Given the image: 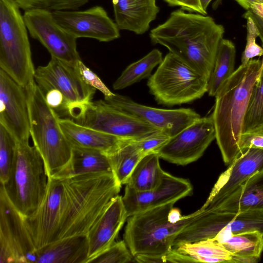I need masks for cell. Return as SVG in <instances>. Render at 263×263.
I'll return each mask as SVG.
<instances>
[{
	"instance_id": "1",
	"label": "cell",
	"mask_w": 263,
	"mask_h": 263,
	"mask_svg": "<svg viewBox=\"0 0 263 263\" xmlns=\"http://www.w3.org/2000/svg\"><path fill=\"white\" fill-rule=\"evenodd\" d=\"M121 185L109 173L48 177L45 196L33 215L35 223L53 242L86 235Z\"/></svg>"
},
{
	"instance_id": "2",
	"label": "cell",
	"mask_w": 263,
	"mask_h": 263,
	"mask_svg": "<svg viewBox=\"0 0 263 263\" xmlns=\"http://www.w3.org/2000/svg\"><path fill=\"white\" fill-rule=\"evenodd\" d=\"M224 29L209 16L172 12L163 24L149 33L151 42L167 48L170 52L208 80L213 68Z\"/></svg>"
},
{
	"instance_id": "3",
	"label": "cell",
	"mask_w": 263,
	"mask_h": 263,
	"mask_svg": "<svg viewBox=\"0 0 263 263\" xmlns=\"http://www.w3.org/2000/svg\"><path fill=\"white\" fill-rule=\"evenodd\" d=\"M262 61L251 59L241 64L215 96L212 114L216 140L224 162L229 164L240 153L239 141L253 87Z\"/></svg>"
},
{
	"instance_id": "4",
	"label": "cell",
	"mask_w": 263,
	"mask_h": 263,
	"mask_svg": "<svg viewBox=\"0 0 263 263\" xmlns=\"http://www.w3.org/2000/svg\"><path fill=\"white\" fill-rule=\"evenodd\" d=\"M25 89L33 145L43 159L48 177L55 176L70 163L72 147L60 127L59 116L47 104L35 80Z\"/></svg>"
},
{
	"instance_id": "5",
	"label": "cell",
	"mask_w": 263,
	"mask_h": 263,
	"mask_svg": "<svg viewBox=\"0 0 263 263\" xmlns=\"http://www.w3.org/2000/svg\"><path fill=\"white\" fill-rule=\"evenodd\" d=\"M174 204H167L127 218L124 240L134 257L164 255L173 249L177 235L198 213L197 211L172 223L168 216Z\"/></svg>"
},
{
	"instance_id": "6",
	"label": "cell",
	"mask_w": 263,
	"mask_h": 263,
	"mask_svg": "<svg viewBox=\"0 0 263 263\" xmlns=\"http://www.w3.org/2000/svg\"><path fill=\"white\" fill-rule=\"evenodd\" d=\"M48 177L43 159L29 141L17 142L15 161L7 181L2 184L14 207L24 217L34 213L45 196Z\"/></svg>"
},
{
	"instance_id": "7",
	"label": "cell",
	"mask_w": 263,
	"mask_h": 263,
	"mask_svg": "<svg viewBox=\"0 0 263 263\" xmlns=\"http://www.w3.org/2000/svg\"><path fill=\"white\" fill-rule=\"evenodd\" d=\"M20 9L14 0H0V68L25 88L35 69Z\"/></svg>"
},
{
	"instance_id": "8",
	"label": "cell",
	"mask_w": 263,
	"mask_h": 263,
	"mask_svg": "<svg viewBox=\"0 0 263 263\" xmlns=\"http://www.w3.org/2000/svg\"><path fill=\"white\" fill-rule=\"evenodd\" d=\"M208 81L169 52L150 76L147 85L158 104L173 106L201 98L208 91Z\"/></svg>"
},
{
	"instance_id": "9",
	"label": "cell",
	"mask_w": 263,
	"mask_h": 263,
	"mask_svg": "<svg viewBox=\"0 0 263 263\" xmlns=\"http://www.w3.org/2000/svg\"><path fill=\"white\" fill-rule=\"evenodd\" d=\"M193 219L177 235L173 247L213 238L219 243L233 235L258 231L263 234V211H248L239 213L197 210Z\"/></svg>"
},
{
	"instance_id": "10",
	"label": "cell",
	"mask_w": 263,
	"mask_h": 263,
	"mask_svg": "<svg viewBox=\"0 0 263 263\" xmlns=\"http://www.w3.org/2000/svg\"><path fill=\"white\" fill-rule=\"evenodd\" d=\"M67 115L82 125L123 139H139L160 131L105 100L71 105Z\"/></svg>"
},
{
	"instance_id": "11",
	"label": "cell",
	"mask_w": 263,
	"mask_h": 263,
	"mask_svg": "<svg viewBox=\"0 0 263 263\" xmlns=\"http://www.w3.org/2000/svg\"><path fill=\"white\" fill-rule=\"evenodd\" d=\"M38 249L25 218L0 187V263H36Z\"/></svg>"
},
{
	"instance_id": "12",
	"label": "cell",
	"mask_w": 263,
	"mask_h": 263,
	"mask_svg": "<svg viewBox=\"0 0 263 263\" xmlns=\"http://www.w3.org/2000/svg\"><path fill=\"white\" fill-rule=\"evenodd\" d=\"M23 17L30 36L47 49L51 57L77 67L81 60L77 48V39L55 21L52 12L30 10L24 11Z\"/></svg>"
},
{
	"instance_id": "13",
	"label": "cell",
	"mask_w": 263,
	"mask_h": 263,
	"mask_svg": "<svg viewBox=\"0 0 263 263\" xmlns=\"http://www.w3.org/2000/svg\"><path fill=\"white\" fill-rule=\"evenodd\" d=\"M215 138L212 115L200 117L171 137L157 153L170 163L187 165L199 159Z\"/></svg>"
},
{
	"instance_id": "14",
	"label": "cell",
	"mask_w": 263,
	"mask_h": 263,
	"mask_svg": "<svg viewBox=\"0 0 263 263\" xmlns=\"http://www.w3.org/2000/svg\"><path fill=\"white\" fill-rule=\"evenodd\" d=\"M110 105L130 113L173 137L199 119L200 116L191 108L167 109L137 103L127 96L112 93L104 97Z\"/></svg>"
},
{
	"instance_id": "15",
	"label": "cell",
	"mask_w": 263,
	"mask_h": 263,
	"mask_svg": "<svg viewBox=\"0 0 263 263\" xmlns=\"http://www.w3.org/2000/svg\"><path fill=\"white\" fill-rule=\"evenodd\" d=\"M55 21L76 38H90L108 42L120 36L115 22L100 6L85 10L52 12Z\"/></svg>"
},
{
	"instance_id": "16",
	"label": "cell",
	"mask_w": 263,
	"mask_h": 263,
	"mask_svg": "<svg viewBox=\"0 0 263 263\" xmlns=\"http://www.w3.org/2000/svg\"><path fill=\"white\" fill-rule=\"evenodd\" d=\"M34 80L41 89L60 91L70 106L91 101L96 90L85 83L77 67L52 57L46 65L35 70Z\"/></svg>"
},
{
	"instance_id": "17",
	"label": "cell",
	"mask_w": 263,
	"mask_h": 263,
	"mask_svg": "<svg viewBox=\"0 0 263 263\" xmlns=\"http://www.w3.org/2000/svg\"><path fill=\"white\" fill-rule=\"evenodd\" d=\"M193 188L190 181L163 172L162 181L157 187L145 191H136L125 186L123 201L127 217L191 196Z\"/></svg>"
},
{
	"instance_id": "18",
	"label": "cell",
	"mask_w": 263,
	"mask_h": 263,
	"mask_svg": "<svg viewBox=\"0 0 263 263\" xmlns=\"http://www.w3.org/2000/svg\"><path fill=\"white\" fill-rule=\"evenodd\" d=\"M0 124L17 142L29 141V115L25 89L0 68Z\"/></svg>"
},
{
	"instance_id": "19",
	"label": "cell",
	"mask_w": 263,
	"mask_h": 263,
	"mask_svg": "<svg viewBox=\"0 0 263 263\" xmlns=\"http://www.w3.org/2000/svg\"><path fill=\"white\" fill-rule=\"evenodd\" d=\"M229 165L220 175L202 209L213 208L242 183L263 171V149H246Z\"/></svg>"
},
{
	"instance_id": "20",
	"label": "cell",
	"mask_w": 263,
	"mask_h": 263,
	"mask_svg": "<svg viewBox=\"0 0 263 263\" xmlns=\"http://www.w3.org/2000/svg\"><path fill=\"white\" fill-rule=\"evenodd\" d=\"M127 218L122 196L118 195L109 201L87 234L89 245L87 263L115 242Z\"/></svg>"
},
{
	"instance_id": "21",
	"label": "cell",
	"mask_w": 263,
	"mask_h": 263,
	"mask_svg": "<svg viewBox=\"0 0 263 263\" xmlns=\"http://www.w3.org/2000/svg\"><path fill=\"white\" fill-rule=\"evenodd\" d=\"M112 3L119 29L136 34L147 31L159 12L156 0H112Z\"/></svg>"
},
{
	"instance_id": "22",
	"label": "cell",
	"mask_w": 263,
	"mask_h": 263,
	"mask_svg": "<svg viewBox=\"0 0 263 263\" xmlns=\"http://www.w3.org/2000/svg\"><path fill=\"white\" fill-rule=\"evenodd\" d=\"M206 210L231 213L263 211V171L254 175L216 206Z\"/></svg>"
},
{
	"instance_id": "23",
	"label": "cell",
	"mask_w": 263,
	"mask_h": 263,
	"mask_svg": "<svg viewBox=\"0 0 263 263\" xmlns=\"http://www.w3.org/2000/svg\"><path fill=\"white\" fill-rule=\"evenodd\" d=\"M59 124L72 147L96 149L108 155L125 140L82 125L71 119L60 118Z\"/></svg>"
},
{
	"instance_id": "24",
	"label": "cell",
	"mask_w": 263,
	"mask_h": 263,
	"mask_svg": "<svg viewBox=\"0 0 263 263\" xmlns=\"http://www.w3.org/2000/svg\"><path fill=\"white\" fill-rule=\"evenodd\" d=\"M88 252L87 235L68 237L38 249L36 263H87Z\"/></svg>"
},
{
	"instance_id": "25",
	"label": "cell",
	"mask_w": 263,
	"mask_h": 263,
	"mask_svg": "<svg viewBox=\"0 0 263 263\" xmlns=\"http://www.w3.org/2000/svg\"><path fill=\"white\" fill-rule=\"evenodd\" d=\"M92 173H114L107 155L98 150L73 146L70 163L63 171L53 177H64Z\"/></svg>"
},
{
	"instance_id": "26",
	"label": "cell",
	"mask_w": 263,
	"mask_h": 263,
	"mask_svg": "<svg viewBox=\"0 0 263 263\" xmlns=\"http://www.w3.org/2000/svg\"><path fill=\"white\" fill-rule=\"evenodd\" d=\"M159 156L153 153L143 156L132 172L126 186L136 191H145L159 186L164 171L159 163Z\"/></svg>"
},
{
	"instance_id": "27",
	"label": "cell",
	"mask_w": 263,
	"mask_h": 263,
	"mask_svg": "<svg viewBox=\"0 0 263 263\" xmlns=\"http://www.w3.org/2000/svg\"><path fill=\"white\" fill-rule=\"evenodd\" d=\"M107 155L114 174L121 185L126 184L134 169L145 156L134 140L127 139Z\"/></svg>"
},
{
	"instance_id": "28",
	"label": "cell",
	"mask_w": 263,
	"mask_h": 263,
	"mask_svg": "<svg viewBox=\"0 0 263 263\" xmlns=\"http://www.w3.org/2000/svg\"><path fill=\"white\" fill-rule=\"evenodd\" d=\"M235 53L233 43L222 39L208 81L207 92L210 96L215 97L222 85L234 72Z\"/></svg>"
},
{
	"instance_id": "29",
	"label": "cell",
	"mask_w": 263,
	"mask_h": 263,
	"mask_svg": "<svg viewBox=\"0 0 263 263\" xmlns=\"http://www.w3.org/2000/svg\"><path fill=\"white\" fill-rule=\"evenodd\" d=\"M161 52L154 49L142 58L129 65L114 83L115 90H121L149 77L153 69L162 61Z\"/></svg>"
},
{
	"instance_id": "30",
	"label": "cell",
	"mask_w": 263,
	"mask_h": 263,
	"mask_svg": "<svg viewBox=\"0 0 263 263\" xmlns=\"http://www.w3.org/2000/svg\"><path fill=\"white\" fill-rule=\"evenodd\" d=\"M176 249L193 257L198 262L229 263L232 256L221 243L213 238L184 243Z\"/></svg>"
},
{
	"instance_id": "31",
	"label": "cell",
	"mask_w": 263,
	"mask_h": 263,
	"mask_svg": "<svg viewBox=\"0 0 263 263\" xmlns=\"http://www.w3.org/2000/svg\"><path fill=\"white\" fill-rule=\"evenodd\" d=\"M221 243L232 256L260 257L263 252V234L258 231L234 234Z\"/></svg>"
},
{
	"instance_id": "32",
	"label": "cell",
	"mask_w": 263,
	"mask_h": 263,
	"mask_svg": "<svg viewBox=\"0 0 263 263\" xmlns=\"http://www.w3.org/2000/svg\"><path fill=\"white\" fill-rule=\"evenodd\" d=\"M263 128V59L245 116L242 133Z\"/></svg>"
},
{
	"instance_id": "33",
	"label": "cell",
	"mask_w": 263,
	"mask_h": 263,
	"mask_svg": "<svg viewBox=\"0 0 263 263\" xmlns=\"http://www.w3.org/2000/svg\"><path fill=\"white\" fill-rule=\"evenodd\" d=\"M17 144L15 137L0 124L1 184H5L10 177L15 161Z\"/></svg>"
},
{
	"instance_id": "34",
	"label": "cell",
	"mask_w": 263,
	"mask_h": 263,
	"mask_svg": "<svg viewBox=\"0 0 263 263\" xmlns=\"http://www.w3.org/2000/svg\"><path fill=\"white\" fill-rule=\"evenodd\" d=\"M91 0H14L24 11L41 9L54 12L76 10Z\"/></svg>"
},
{
	"instance_id": "35",
	"label": "cell",
	"mask_w": 263,
	"mask_h": 263,
	"mask_svg": "<svg viewBox=\"0 0 263 263\" xmlns=\"http://www.w3.org/2000/svg\"><path fill=\"white\" fill-rule=\"evenodd\" d=\"M135 261L124 240L115 242L109 247L91 259L95 263H127Z\"/></svg>"
},
{
	"instance_id": "36",
	"label": "cell",
	"mask_w": 263,
	"mask_h": 263,
	"mask_svg": "<svg viewBox=\"0 0 263 263\" xmlns=\"http://www.w3.org/2000/svg\"><path fill=\"white\" fill-rule=\"evenodd\" d=\"M245 18L247 20V43L241 58L242 65L246 64L255 57L263 55V48L256 43V39L259 35L258 29L251 17Z\"/></svg>"
},
{
	"instance_id": "37",
	"label": "cell",
	"mask_w": 263,
	"mask_h": 263,
	"mask_svg": "<svg viewBox=\"0 0 263 263\" xmlns=\"http://www.w3.org/2000/svg\"><path fill=\"white\" fill-rule=\"evenodd\" d=\"M171 138L164 133L159 131L134 141L146 155L150 153H157Z\"/></svg>"
},
{
	"instance_id": "38",
	"label": "cell",
	"mask_w": 263,
	"mask_h": 263,
	"mask_svg": "<svg viewBox=\"0 0 263 263\" xmlns=\"http://www.w3.org/2000/svg\"><path fill=\"white\" fill-rule=\"evenodd\" d=\"M41 90L48 105L54 110L59 116L62 114L68 115L70 104L60 91L54 88Z\"/></svg>"
},
{
	"instance_id": "39",
	"label": "cell",
	"mask_w": 263,
	"mask_h": 263,
	"mask_svg": "<svg viewBox=\"0 0 263 263\" xmlns=\"http://www.w3.org/2000/svg\"><path fill=\"white\" fill-rule=\"evenodd\" d=\"M77 68L85 83L92 88L99 90L104 95V97L112 94L113 92L108 89L100 78L87 67L82 60L78 62Z\"/></svg>"
},
{
	"instance_id": "40",
	"label": "cell",
	"mask_w": 263,
	"mask_h": 263,
	"mask_svg": "<svg viewBox=\"0 0 263 263\" xmlns=\"http://www.w3.org/2000/svg\"><path fill=\"white\" fill-rule=\"evenodd\" d=\"M239 148L240 153L249 148L263 149V128L242 133L239 139Z\"/></svg>"
},
{
	"instance_id": "41",
	"label": "cell",
	"mask_w": 263,
	"mask_h": 263,
	"mask_svg": "<svg viewBox=\"0 0 263 263\" xmlns=\"http://www.w3.org/2000/svg\"><path fill=\"white\" fill-rule=\"evenodd\" d=\"M169 6H180L183 10L189 12H196L206 15L207 12L204 11L201 5L200 0H164Z\"/></svg>"
},
{
	"instance_id": "42",
	"label": "cell",
	"mask_w": 263,
	"mask_h": 263,
	"mask_svg": "<svg viewBox=\"0 0 263 263\" xmlns=\"http://www.w3.org/2000/svg\"><path fill=\"white\" fill-rule=\"evenodd\" d=\"M164 256L165 262H198L197 260L193 257L182 253L177 249L174 248L165 254Z\"/></svg>"
},
{
	"instance_id": "43",
	"label": "cell",
	"mask_w": 263,
	"mask_h": 263,
	"mask_svg": "<svg viewBox=\"0 0 263 263\" xmlns=\"http://www.w3.org/2000/svg\"><path fill=\"white\" fill-rule=\"evenodd\" d=\"M243 17L244 18L247 17H251L256 24L259 32V37L261 41L263 47V19L253 13L250 10H247V12L243 15Z\"/></svg>"
},
{
	"instance_id": "44",
	"label": "cell",
	"mask_w": 263,
	"mask_h": 263,
	"mask_svg": "<svg viewBox=\"0 0 263 263\" xmlns=\"http://www.w3.org/2000/svg\"><path fill=\"white\" fill-rule=\"evenodd\" d=\"M260 257L257 256H232L229 263H256Z\"/></svg>"
},
{
	"instance_id": "45",
	"label": "cell",
	"mask_w": 263,
	"mask_h": 263,
	"mask_svg": "<svg viewBox=\"0 0 263 263\" xmlns=\"http://www.w3.org/2000/svg\"><path fill=\"white\" fill-rule=\"evenodd\" d=\"M168 217L169 221L172 223H176L183 218L179 210L174 207L170 210Z\"/></svg>"
},
{
	"instance_id": "46",
	"label": "cell",
	"mask_w": 263,
	"mask_h": 263,
	"mask_svg": "<svg viewBox=\"0 0 263 263\" xmlns=\"http://www.w3.org/2000/svg\"><path fill=\"white\" fill-rule=\"evenodd\" d=\"M245 9L248 10L255 3H263V0H234Z\"/></svg>"
},
{
	"instance_id": "47",
	"label": "cell",
	"mask_w": 263,
	"mask_h": 263,
	"mask_svg": "<svg viewBox=\"0 0 263 263\" xmlns=\"http://www.w3.org/2000/svg\"><path fill=\"white\" fill-rule=\"evenodd\" d=\"M248 10H250L263 19V3H255Z\"/></svg>"
},
{
	"instance_id": "48",
	"label": "cell",
	"mask_w": 263,
	"mask_h": 263,
	"mask_svg": "<svg viewBox=\"0 0 263 263\" xmlns=\"http://www.w3.org/2000/svg\"><path fill=\"white\" fill-rule=\"evenodd\" d=\"M212 1V0H200L202 8L206 12L208 7ZM221 1L222 0H215L213 5V9H216L218 6L221 3Z\"/></svg>"
}]
</instances>
